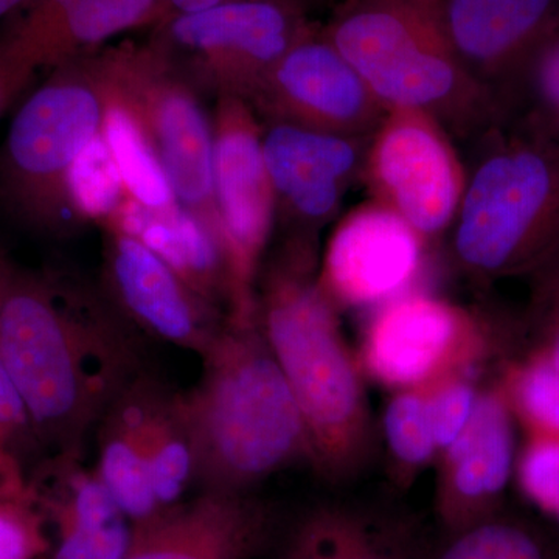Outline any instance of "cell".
Here are the masks:
<instances>
[{"label": "cell", "instance_id": "obj_10", "mask_svg": "<svg viewBox=\"0 0 559 559\" xmlns=\"http://www.w3.org/2000/svg\"><path fill=\"white\" fill-rule=\"evenodd\" d=\"M366 173L377 202L393 210L423 238L454 223L466 183L450 132L414 110H388L371 132Z\"/></svg>", "mask_w": 559, "mask_h": 559}, {"label": "cell", "instance_id": "obj_22", "mask_svg": "<svg viewBox=\"0 0 559 559\" xmlns=\"http://www.w3.org/2000/svg\"><path fill=\"white\" fill-rule=\"evenodd\" d=\"M112 227L156 253L202 299L213 305L219 297L227 300L218 235L189 209H150L127 200L114 213Z\"/></svg>", "mask_w": 559, "mask_h": 559}, {"label": "cell", "instance_id": "obj_19", "mask_svg": "<svg viewBox=\"0 0 559 559\" xmlns=\"http://www.w3.org/2000/svg\"><path fill=\"white\" fill-rule=\"evenodd\" d=\"M444 31L463 68L498 94L559 21V0H440Z\"/></svg>", "mask_w": 559, "mask_h": 559}, {"label": "cell", "instance_id": "obj_30", "mask_svg": "<svg viewBox=\"0 0 559 559\" xmlns=\"http://www.w3.org/2000/svg\"><path fill=\"white\" fill-rule=\"evenodd\" d=\"M390 454L404 468H419L437 450L430 421L429 389L399 390L382 418Z\"/></svg>", "mask_w": 559, "mask_h": 559}, {"label": "cell", "instance_id": "obj_2", "mask_svg": "<svg viewBox=\"0 0 559 559\" xmlns=\"http://www.w3.org/2000/svg\"><path fill=\"white\" fill-rule=\"evenodd\" d=\"M182 403L201 491L250 492L280 471L311 462L304 417L259 320H226Z\"/></svg>", "mask_w": 559, "mask_h": 559}, {"label": "cell", "instance_id": "obj_42", "mask_svg": "<svg viewBox=\"0 0 559 559\" xmlns=\"http://www.w3.org/2000/svg\"><path fill=\"white\" fill-rule=\"evenodd\" d=\"M40 559H49V558H40Z\"/></svg>", "mask_w": 559, "mask_h": 559}, {"label": "cell", "instance_id": "obj_1", "mask_svg": "<svg viewBox=\"0 0 559 559\" xmlns=\"http://www.w3.org/2000/svg\"><path fill=\"white\" fill-rule=\"evenodd\" d=\"M0 360L51 455H83L87 433L143 371L134 331L108 305L17 270L0 305Z\"/></svg>", "mask_w": 559, "mask_h": 559}, {"label": "cell", "instance_id": "obj_25", "mask_svg": "<svg viewBox=\"0 0 559 559\" xmlns=\"http://www.w3.org/2000/svg\"><path fill=\"white\" fill-rule=\"evenodd\" d=\"M499 121L559 142V21L498 94Z\"/></svg>", "mask_w": 559, "mask_h": 559}, {"label": "cell", "instance_id": "obj_17", "mask_svg": "<svg viewBox=\"0 0 559 559\" xmlns=\"http://www.w3.org/2000/svg\"><path fill=\"white\" fill-rule=\"evenodd\" d=\"M170 38L201 55L223 79L255 90L299 39L288 11L274 0H230L198 13L176 14Z\"/></svg>", "mask_w": 559, "mask_h": 559}, {"label": "cell", "instance_id": "obj_8", "mask_svg": "<svg viewBox=\"0 0 559 559\" xmlns=\"http://www.w3.org/2000/svg\"><path fill=\"white\" fill-rule=\"evenodd\" d=\"M489 331L451 301L404 293L374 312L360 348L362 369L390 389H425L479 362Z\"/></svg>", "mask_w": 559, "mask_h": 559}, {"label": "cell", "instance_id": "obj_37", "mask_svg": "<svg viewBox=\"0 0 559 559\" xmlns=\"http://www.w3.org/2000/svg\"><path fill=\"white\" fill-rule=\"evenodd\" d=\"M230 0H167V7L176 11V14L198 13L221 5Z\"/></svg>", "mask_w": 559, "mask_h": 559}, {"label": "cell", "instance_id": "obj_23", "mask_svg": "<svg viewBox=\"0 0 559 559\" xmlns=\"http://www.w3.org/2000/svg\"><path fill=\"white\" fill-rule=\"evenodd\" d=\"M280 559H411L388 524L344 503H323L290 527Z\"/></svg>", "mask_w": 559, "mask_h": 559}, {"label": "cell", "instance_id": "obj_13", "mask_svg": "<svg viewBox=\"0 0 559 559\" xmlns=\"http://www.w3.org/2000/svg\"><path fill=\"white\" fill-rule=\"evenodd\" d=\"M260 90L294 124L349 139L373 132L388 112L329 38L297 39Z\"/></svg>", "mask_w": 559, "mask_h": 559}, {"label": "cell", "instance_id": "obj_28", "mask_svg": "<svg viewBox=\"0 0 559 559\" xmlns=\"http://www.w3.org/2000/svg\"><path fill=\"white\" fill-rule=\"evenodd\" d=\"M436 559H557L546 539L524 522L489 518L452 533Z\"/></svg>", "mask_w": 559, "mask_h": 559}, {"label": "cell", "instance_id": "obj_34", "mask_svg": "<svg viewBox=\"0 0 559 559\" xmlns=\"http://www.w3.org/2000/svg\"><path fill=\"white\" fill-rule=\"evenodd\" d=\"M429 409L437 450L447 451L468 426L479 393L466 374L430 385Z\"/></svg>", "mask_w": 559, "mask_h": 559}, {"label": "cell", "instance_id": "obj_7", "mask_svg": "<svg viewBox=\"0 0 559 559\" xmlns=\"http://www.w3.org/2000/svg\"><path fill=\"white\" fill-rule=\"evenodd\" d=\"M252 114L238 97L221 103L215 134V205L226 270L227 320L257 322L253 296L261 255L274 221V187Z\"/></svg>", "mask_w": 559, "mask_h": 559}, {"label": "cell", "instance_id": "obj_27", "mask_svg": "<svg viewBox=\"0 0 559 559\" xmlns=\"http://www.w3.org/2000/svg\"><path fill=\"white\" fill-rule=\"evenodd\" d=\"M499 385L528 436L559 437V370L549 360L532 349Z\"/></svg>", "mask_w": 559, "mask_h": 559}, {"label": "cell", "instance_id": "obj_24", "mask_svg": "<svg viewBox=\"0 0 559 559\" xmlns=\"http://www.w3.org/2000/svg\"><path fill=\"white\" fill-rule=\"evenodd\" d=\"M146 455L151 487L160 510L183 502L197 485V454L182 395L156 382L146 418Z\"/></svg>", "mask_w": 559, "mask_h": 559}, {"label": "cell", "instance_id": "obj_12", "mask_svg": "<svg viewBox=\"0 0 559 559\" xmlns=\"http://www.w3.org/2000/svg\"><path fill=\"white\" fill-rule=\"evenodd\" d=\"M421 235L374 201L337 224L318 283L334 307L384 305L404 294L421 270Z\"/></svg>", "mask_w": 559, "mask_h": 559}, {"label": "cell", "instance_id": "obj_4", "mask_svg": "<svg viewBox=\"0 0 559 559\" xmlns=\"http://www.w3.org/2000/svg\"><path fill=\"white\" fill-rule=\"evenodd\" d=\"M330 43L385 110H414L459 138L499 121L495 98L452 49L440 0H348Z\"/></svg>", "mask_w": 559, "mask_h": 559}, {"label": "cell", "instance_id": "obj_3", "mask_svg": "<svg viewBox=\"0 0 559 559\" xmlns=\"http://www.w3.org/2000/svg\"><path fill=\"white\" fill-rule=\"evenodd\" d=\"M257 320L304 417L311 465L331 481L352 479L371 457L373 425L359 362L312 278L308 250L270 272Z\"/></svg>", "mask_w": 559, "mask_h": 559}, {"label": "cell", "instance_id": "obj_14", "mask_svg": "<svg viewBox=\"0 0 559 559\" xmlns=\"http://www.w3.org/2000/svg\"><path fill=\"white\" fill-rule=\"evenodd\" d=\"M272 511L252 492L200 491L132 525L123 559H252L272 535Z\"/></svg>", "mask_w": 559, "mask_h": 559}, {"label": "cell", "instance_id": "obj_9", "mask_svg": "<svg viewBox=\"0 0 559 559\" xmlns=\"http://www.w3.org/2000/svg\"><path fill=\"white\" fill-rule=\"evenodd\" d=\"M100 76L139 117L175 198L218 235L213 175L215 138L197 98L186 86L168 80L159 62L138 51L109 58Z\"/></svg>", "mask_w": 559, "mask_h": 559}, {"label": "cell", "instance_id": "obj_11", "mask_svg": "<svg viewBox=\"0 0 559 559\" xmlns=\"http://www.w3.org/2000/svg\"><path fill=\"white\" fill-rule=\"evenodd\" d=\"M167 0H28L0 33V106L36 70L60 68L76 53L151 20Z\"/></svg>", "mask_w": 559, "mask_h": 559}, {"label": "cell", "instance_id": "obj_36", "mask_svg": "<svg viewBox=\"0 0 559 559\" xmlns=\"http://www.w3.org/2000/svg\"><path fill=\"white\" fill-rule=\"evenodd\" d=\"M28 492V480L22 471L21 459L9 450H0V502L17 499Z\"/></svg>", "mask_w": 559, "mask_h": 559}, {"label": "cell", "instance_id": "obj_38", "mask_svg": "<svg viewBox=\"0 0 559 559\" xmlns=\"http://www.w3.org/2000/svg\"><path fill=\"white\" fill-rule=\"evenodd\" d=\"M14 272H16V270L11 266L10 261L0 253V305H2L3 299H5V294L10 288Z\"/></svg>", "mask_w": 559, "mask_h": 559}, {"label": "cell", "instance_id": "obj_6", "mask_svg": "<svg viewBox=\"0 0 559 559\" xmlns=\"http://www.w3.org/2000/svg\"><path fill=\"white\" fill-rule=\"evenodd\" d=\"M61 72L17 110L0 162L5 200L33 223L49 224L64 200V176L76 156L100 134L102 87Z\"/></svg>", "mask_w": 559, "mask_h": 559}, {"label": "cell", "instance_id": "obj_29", "mask_svg": "<svg viewBox=\"0 0 559 559\" xmlns=\"http://www.w3.org/2000/svg\"><path fill=\"white\" fill-rule=\"evenodd\" d=\"M123 179L103 134L92 140L64 176V198L90 218L112 216L123 202Z\"/></svg>", "mask_w": 559, "mask_h": 559}, {"label": "cell", "instance_id": "obj_39", "mask_svg": "<svg viewBox=\"0 0 559 559\" xmlns=\"http://www.w3.org/2000/svg\"><path fill=\"white\" fill-rule=\"evenodd\" d=\"M28 0H0V20L10 16L11 13H16Z\"/></svg>", "mask_w": 559, "mask_h": 559}, {"label": "cell", "instance_id": "obj_16", "mask_svg": "<svg viewBox=\"0 0 559 559\" xmlns=\"http://www.w3.org/2000/svg\"><path fill=\"white\" fill-rule=\"evenodd\" d=\"M443 454L437 510L448 532L496 516L514 469L513 414L500 385L479 393L468 426Z\"/></svg>", "mask_w": 559, "mask_h": 559}, {"label": "cell", "instance_id": "obj_21", "mask_svg": "<svg viewBox=\"0 0 559 559\" xmlns=\"http://www.w3.org/2000/svg\"><path fill=\"white\" fill-rule=\"evenodd\" d=\"M156 382L142 371L109 404L97 425L95 471L132 525L162 511L151 487L146 455V418Z\"/></svg>", "mask_w": 559, "mask_h": 559}, {"label": "cell", "instance_id": "obj_41", "mask_svg": "<svg viewBox=\"0 0 559 559\" xmlns=\"http://www.w3.org/2000/svg\"><path fill=\"white\" fill-rule=\"evenodd\" d=\"M0 450H9V447H7V444L3 443L2 439H0Z\"/></svg>", "mask_w": 559, "mask_h": 559}, {"label": "cell", "instance_id": "obj_33", "mask_svg": "<svg viewBox=\"0 0 559 559\" xmlns=\"http://www.w3.org/2000/svg\"><path fill=\"white\" fill-rule=\"evenodd\" d=\"M528 325L535 348L559 370V255L530 275Z\"/></svg>", "mask_w": 559, "mask_h": 559}, {"label": "cell", "instance_id": "obj_40", "mask_svg": "<svg viewBox=\"0 0 559 559\" xmlns=\"http://www.w3.org/2000/svg\"><path fill=\"white\" fill-rule=\"evenodd\" d=\"M551 520L557 522V525L559 527V509L557 511H555V514H554V516H551Z\"/></svg>", "mask_w": 559, "mask_h": 559}, {"label": "cell", "instance_id": "obj_20", "mask_svg": "<svg viewBox=\"0 0 559 559\" xmlns=\"http://www.w3.org/2000/svg\"><path fill=\"white\" fill-rule=\"evenodd\" d=\"M263 156L274 191L308 221L333 215L359 162L355 139L290 123L267 132Z\"/></svg>", "mask_w": 559, "mask_h": 559}, {"label": "cell", "instance_id": "obj_32", "mask_svg": "<svg viewBox=\"0 0 559 559\" xmlns=\"http://www.w3.org/2000/svg\"><path fill=\"white\" fill-rule=\"evenodd\" d=\"M516 473L522 495L554 516L559 509V437L528 436Z\"/></svg>", "mask_w": 559, "mask_h": 559}, {"label": "cell", "instance_id": "obj_26", "mask_svg": "<svg viewBox=\"0 0 559 559\" xmlns=\"http://www.w3.org/2000/svg\"><path fill=\"white\" fill-rule=\"evenodd\" d=\"M98 83L105 102L102 134L119 167L124 189L145 207H171L175 193L145 128L119 94L102 79Z\"/></svg>", "mask_w": 559, "mask_h": 559}, {"label": "cell", "instance_id": "obj_15", "mask_svg": "<svg viewBox=\"0 0 559 559\" xmlns=\"http://www.w3.org/2000/svg\"><path fill=\"white\" fill-rule=\"evenodd\" d=\"M108 266L121 311L139 329L201 358L218 340L227 318L135 238L114 231Z\"/></svg>", "mask_w": 559, "mask_h": 559}, {"label": "cell", "instance_id": "obj_5", "mask_svg": "<svg viewBox=\"0 0 559 559\" xmlns=\"http://www.w3.org/2000/svg\"><path fill=\"white\" fill-rule=\"evenodd\" d=\"M476 143L455 253L477 277H530L559 255V142L498 121Z\"/></svg>", "mask_w": 559, "mask_h": 559}, {"label": "cell", "instance_id": "obj_18", "mask_svg": "<svg viewBox=\"0 0 559 559\" xmlns=\"http://www.w3.org/2000/svg\"><path fill=\"white\" fill-rule=\"evenodd\" d=\"M83 455H50L28 491L55 530L50 559H123L132 524Z\"/></svg>", "mask_w": 559, "mask_h": 559}, {"label": "cell", "instance_id": "obj_31", "mask_svg": "<svg viewBox=\"0 0 559 559\" xmlns=\"http://www.w3.org/2000/svg\"><path fill=\"white\" fill-rule=\"evenodd\" d=\"M50 550L46 518L31 491L0 502V559H40Z\"/></svg>", "mask_w": 559, "mask_h": 559}, {"label": "cell", "instance_id": "obj_35", "mask_svg": "<svg viewBox=\"0 0 559 559\" xmlns=\"http://www.w3.org/2000/svg\"><path fill=\"white\" fill-rule=\"evenodd\" d=\"M0 439L17 457L22 450L25 451L32 444L38 443L27 409L13 381L10 380L2 360H0Z\"/></svg>", "mask_w": 559, "mask_h": 559}]
</instances>
